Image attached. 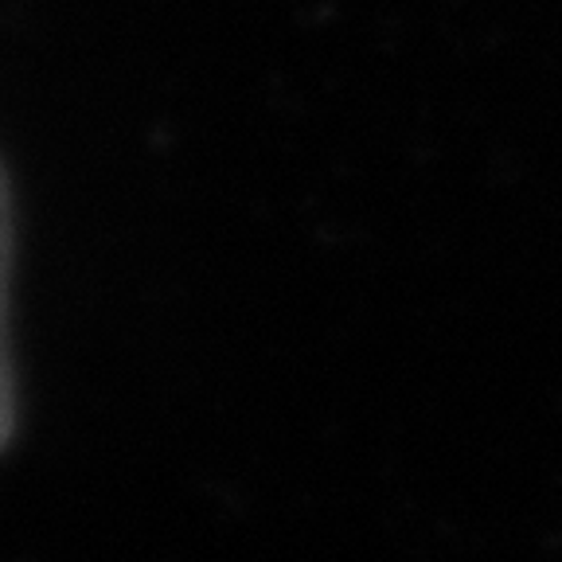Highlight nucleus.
I'll return each instance as SVG.
<instances>
[{
  "instance_id": "f257e3e1",
  "label": "nucleus",
  "mask_w": 562,
  "mask_h": 562,
  "mask_svg": "<svg viewBox=\"0 0 562 562\" xmlns=\"http://www.w3.org/2000/svg\"><path fill=\"white\" fill-rule=\"evenodd\" d=\"M9 278H12V200L0 168V453L16 434V379L9 360Z\"/></svg>"
}]
</instances>
